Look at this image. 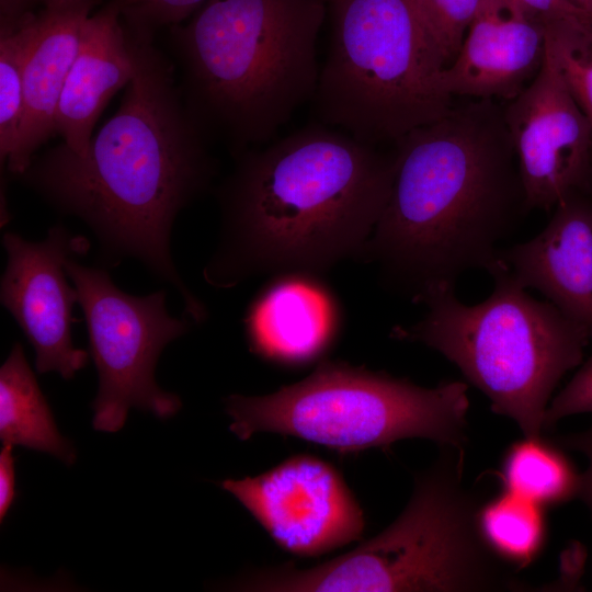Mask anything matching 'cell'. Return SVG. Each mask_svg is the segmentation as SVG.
Wrapping results in <instances>:
<instances>
[{"label":"cell","mask_w":592,"mask_h":592,"mask_svg":"<svg viewBox=\"0 0 592 592\" xmlns=\"http://www.w3.org/2000/svg\"><path fill=\"white\" fill-rule=\"evenodd\" d=\"M45 0H0L1 24L14 23L33 12L36 4Z\"/></svg>","instance_id":"obj_29"},{"label":"cell","mask_w":592,"mask_h":592,"mask_svg":"<svg viewBox=\"0 0 592 592\" xmlns=\"http://www.w3.org/2000/svg\"><path fill=\"white\" fill-rule=\"evenodd\" d=\"M562 77L592 128V22L543 23Z\"/></svg>","instance_id":"obj_22"},{"label":"cell","mask_w":592,"mask_h":592,"mask_svg":"<svg viewBox=\"0 0 592 592\" xmlns=\"http://www.w3.org/2000/svg\"><path fill=\"white\" fill-rule=\"evenodd\" d=\"M102 1V0H100ZM207 0H105L117 10L132 31L153 35L163 26H175L187 20Z\"/></svg>","instance_id":"obj_23"},{"label":"cell","mask_w":592,"mask_h":592,"mask_svg":"<svg viewBox=\"0 0 592 592\" xmlns=\"http://www.w3.org/2000/svg\"><path fill=\"white\" fill-rule=\"evenodd\" d=\"M503 113L527 212L549 210L573 193H592V128L547 42L538 72Z\"/></svg>","instance_id":"obj_10"},{"label":"cell","mask_w":592,"mask_h":592,"mask_svg":"<svg viewBox=\"0 0 592 592\" xmlns=\"http://www.w3.org/2000/svg\"><path fill=\"white\" fill-rule=\"evenodd\" d=\"M35 13L0 26V159L5 164L20 139L24 116V70Z\"/></svg>","instance_id":"obj_21"},{"label":"cell","mask_w":592,"mask_h":592,"mask_svg":"<svg viewBox=\"0 0 592 592\" xmlns=\"http://www.w3.org/2000/svg\"><path fill=\"white\" fill-rule=\"evenodd\" d=\"M325 0H207L171 27L183 102L238 153L270 140L315 93Z\"/></svg>","instance_id":"obj_4"},{"label":"cell","mask_w":592,"mask_h":592,"mask_svg":"<svg viewBox=\"0 0 592 592\" xmlns=\"http://www.w3.org/2000/svg\"><path fill=\"white\" fill-rule=\"evenodd\" d=\"M421 3L447 67L462 47L480 0H421Z\"/></svg>","instance_id":"obj_24"},{"label":"cell","mask_w":592,"mask_h":592,"mask_svg":"<svg viewBox=\"0 0 592 592\" xmlns=\"http://www.w3.org/2000/svg\"><path fill=\"white\" fill-rule=\"evenodd\" d=\"M100 0H45L35 13V29L24 70V116L18 147L5 163L21 175L36 150L56 135L59 98L79 49L91 11Z\"/></svg>","instance_id":"obj_15"},{"label":"cell","mask_w":592,"mask_h":592,"mask_svg":"<svg viewBox=\"0 0 592 592\" xmlns=\"http://www.w3.org/2000/svg\"><path fill=\"white\" fill-rule=\"evenodd\" d=\"M545 48L543 23L517 0H480L441 86L451 96L510 101L534 79Z\"/></svg>","instance_id":"obj_13"},{"label":"cell","mask_w":592,"mask_h":592,"mask_svg":"<svg viewBox=\"0 0 592 592\" xmlns=\"http://www.w3.org/2000/svg\"><path fill=\"white\" fill-rule=\"evenodd\" d=\"M330 34L310 107L317 123L396 144L446 116V61L421 0H328Z\"/></svg>","instance_id":"obj_7"},{"label":"cell","mask_w":592,"mask_h":592,"mask_svg":"<svg viewBox=\"0 0 592 592\" xmlns=\"http://www.w3.org/2000/svg\"><path fill=\"white\" fill-rule=\"evenodd\" d=\"M386 206L363 257L413 303L488 271L499 243L527 212L503 109L476 99L394 144Z\"/></svg>","instance_id":"obj_3"},{"label":"cell","mask_w":592,"mask_h":592,"mask_svg":"<svg viewBox=\"0 0 592 592\" xmlns=\"http://www.w3.org/2000/svg\"><path fill=\"white\" fill-rule=\"evenodd\" d=\"M135 69L129 32L117 10L105 4L84 24L56 111V134L71 151L88 150L99 116Z\"/></svg>","instance_id":"obj_16"},{"label":"cell","mask_w":592,"mask_h":592,"mask_svg":"<svg viewBox=\"0 0 592 592\" xmlns=\"http://www.w3.org/2000/svg\"><path fill=\"white\" fill-rule=\"evenodd\" d=\"M563 446L582 453L588 459L587 470L580 475L579 497L592 513V426L587 431L561 437Z\"/></svg>","instance_id":"obj_27"},{"label":"cell","mask_w":592,"mask_h":592,"mask_svg":"<svg viewBox=\"0 0 592 592\" xmlns=\"http://www.w3.org/2000/svg\"><path fill=\"white\" fill-rule=\"evenodd\" d=\"M481 532L491 548L508 563H531L545 538L542 505L505 491L479 511Z\"/></svg>","instance_id":"obj_20"},{"label":"cell","mask_w":592,"mask_h":592,"mask_svg":"<svg viewBox=\"0 0 592 592\" xmlns=\"http://www.w3.org/2000/svg\"><path fill=\"white\" fill-rule=\"evenodd\" d=\"M488 273L494 287L483 301L467 305L454 287L433 291L421 300L425 315L413 325L394 327L390 334L441 353L487 396L494 413L512 419L524 437H542L551 395L582 363L591 338L500 266Z\"/></svg>","instance_id":"obj_6"},{"label":"cell","mask_w":592,"mask_h":592,"mask_svg":"<svg viewBox=\"0 0 592 592\" xmlns=\"http://www.w3.org/2000/svg\"><path fill=\"white\" fill-rule=\"evenodd\" d=\"M338 327L328 292L308 274L288 273L255 299L246 318L250 350L284 365L321 356Z\"/></svg>","instance_id":"obj_17"},{"label":"cell","mask_w":592,"mask_h":592,"mask_svg":"<svg viewBox=\"0 0 592 592\" xmlns=\"http://www.w3.org/2000/svg\"><path fill=\"white\" fill-rule=\"evenodd\" d=\"M468 385L426 388L407 378L343 362L322 361L306 378L264 396L225 399L229 430L294 436L340 453L388 447L406 439L465 447Z\"/></svg>","instance_id":"obj_8"},{"label":"cell","mask_w":592,"mask_h":592,"mask_svg":"<svg viewBox=\"0 0 592 592\" xmlns=\"http://www.w3.org/2000/svg\"><path fill=\"white\" fill-rule=\"evenodd\" d=\"M554 208L539 234L500 248L492 266L538 291L592 340V193H573Z\"/></svg>","instance_id":"obj_14"},{"label":"cell","mask_w":592,"mask_h":592,"mask_svg":"<svg viewBox=\"0 0 592 592\" xmlns=\"http://www.w3.org/2000/svg\"><path fill=\"white\" fill-rule=\"evenodd\" d=\"M219 486L291 554L316 557L362 538L358 502L340 473L314 455H294L261 475Z\"/></svg>","instance_id":"obj_11"},{"label":"cell","mask_w":592,"mask_h":592,"mask_svg":"<svg viewBox=\"0 0 592 592\" xmlns=\"http://www.w3.org/2000/svg\"><path fill=\"white\" fill-rule=\"evenodd\" d=\"M568 1L592 20V0H568Z\"/></svg>","instance_id":"obj_30"},{"label":"cell","mask_w":592,"mask_h":592,"mask_svg":"<svg viewBox=\"0 0 592 592\" xmlns=\"http://www.w3.org/2000/svg\"><path fill=\"white\" fill-rule=\"evenodd\" d=\"M127 30L136 69L117 111L83 155L61 143L35 155L18 178L58 212L81 219L109 263L134 258L172 284L185 315L202 322L206 308L182 282L170 238L178 214L210 183L215 160L183 102L175 67L153 35Z\"/></svg>","instance_id":"obj_1"},{"label":"cell","mask_w":592,"mask_h":592,"mask_svg":"<svg viewBox=\"0 0 592 592\" xmlns=\"http://www.w3.org/2000/svg\"><path fill=\"white\" fill-rule=\"evenodd\" d=\"M2 246L8 259L1 304L32 344L37 373L57 372L64 379L72 378L87 365L89 354L72 343L78 292L69 285L65 266L69 259L89 251V240L56 225L37 242L4 232Z\"/></svg>","instance_id":"obj_12"},{"label":"cell","mask_w":592,"mask_h":592,"mask_svg":"<svg viewBox=\"0 0 592 592\" xmlns=\"http://www.w3.org/2000/svg\"><path fill=\"white\" fill-rule=\"evenodd\" d=\"M65 267L78 292L99 375L94 430L119 431L130 408L161 419L174 415L181 399L158 386L155 369L164 346L184 334L190 321L168 314L164 291L134 296L119 289L104 269L73 258Z\"/></svg>","instance_id":"obj_9"},{"label":"cell","mask_w":592,"mask_h":592,"mask_svg":"<svg viewBox=\"0 0 592 592\" xmlns=\"http://www.w3.org/2000/svg\"><path fill=\"white\" fill-rule=\"evenodd\" d=\"M0 440L3 445L47 453L67 466L77 458L72 443L58 431L20 343L0 368Z\"/></svg>","instance_id":"obj_18"},{"label":"cell","mask_w":592,"mask_h":592,"mask_svg":"<svg viewBox=\"0 0 592 592\" xmlns=\"http://www.w3.org/2000/svg\"><path fill=\"white\" fill-rule=\"evenodd\" d=\"M400 515L375 537L311 568L257 572L240 588L266 592H492L526 583L486 540L481 505L463 482L464 447L440 446Z\"/></svg>","instance_id":"obj_5"},{"label":"cell","mask_w":592,"mask_h":592,"mask_svg":"<svg viewBox=\"0 0 592 592\" xmlns=\"http://www.w3.org/2000/svg\"><path fill=\"white\" fill-rule=\"evenodd\" d=\"M505 491L539 505L557 504L577 497L580 475L557 446L543 437L514 443L503 462Z\"/></svg>","instance_id":"obj_19"},{"label":"cell","mask_w":592,"mask_h":592,"mask_svg":"<svg viewBox=\"0 0 592 592\" xmlns=\"http://www.w3.org/2000/svg\"><path fill=\"white\" fill-rule=\"evenodd\" d=\"M532 15L542 23L549 21H588L592 20L573 7L568 0H517Z\"/></svg>","instance_id":"obj_26"},{"label":"cell","mask_w":592,"mask_h":592,"mask_svg":"<svg viewBox=\"0 0 592 592\" xmlns=\"http://www.w3.org/2000/svg\"><path fill=\"white\" fill-rule=\"evenodd\" d=\"M587 412L592 413V355L551 398L544 415V430L566 417Z\"/></svg>","instance_id":"obj_25"},{"label":"cell","mask_w":592,"mask_h":592,"mask_svg":"<svg viewBox=\"0 0 592 592\" xmlns=\"http://www.w3.org/2000/svg\"><path fill=\"white\" fill-rule=\"evenodd\" d=\"M218 189L221 241L204 278L308 274L362 255L386 206L396 150L315 123L237 156Z\"/></svg>","instance_id":"obj_2"},{"label":"cell","mask_w":592,"mask_h":592,"mask_svg":"<svg viewBox=\"0 0 592 592\" xmlns=\"http://www.w3.org/2000/svg\"><path fill=\"white\" fill-rule=\"evenodd\" d=\"M11 445H3L0 452V521L7 516L15 500V457Z\"/></svg>","instance_id":"obj_28"}]
</instances>
